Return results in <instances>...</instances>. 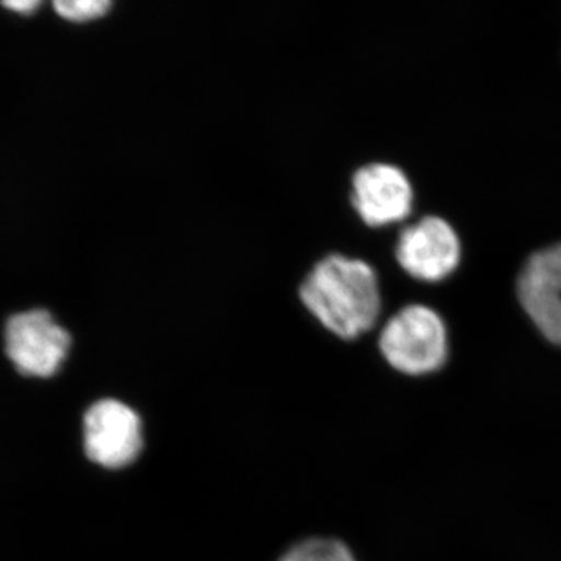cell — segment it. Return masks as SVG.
I'll list each match as a JSON object with an SVG mask.
<instances>
[{
  "label": "cell",
  "mask_w": 561,
  "mask_h": 561,
  "mask_svg": "<svg viewBox=\"0 0 561 561\" xmlns=\"http://www.w3.org/2000/svg\"><path fill=\"white\" fill-rule=\"evenodd\" d=\"M302 305L332 334L360 337L381 316L378 275L368 262L330 254L313 265L300 286Z\"/></svg>",
  "instance_id": "1"
},
{
  "label": "cell",
  "mask_w": 561,
  "mask_h": 561,
  "mask_svg": "<svg viewBox=\"0 0 561 561\" xmlns=\"http://www.w3.org/2000/svg\"><path fill=\"white\" fill-rule=\"evenodd\" d=\"M379 350L397 371L409 376L431 375L448 360V330L434 309L411 305L387 321L379 335Z\"/></svg>",
  "instance_id": "2"
},
{
  "label": "cell",
  "mask_w": 561,
  "mask_h": 561,
  "mask_svg": "<svg viewBox=\"0 0 561 561\" xmlns=\"http://www.w3.org/2000/svg\"><path fill=\"white\" fill-rule=\"evenodd\" d=\"M83 445L88 459L106 470H122L142 453L144 432L139 413L119 400L94 402L83 419Z\"/></svg>",
  "instance_id": "3"
},
{
  "label": "cell",
  "mask_w": 561,
  "mask_h": 561,
  "mask_svg": "<svg viewBox=\"0 0 561 561\" xmlns=\"http://www.w3.org/2000/svg\"><path fill=\"white\" fill-rule=\"evenodd\" d=\"M70 343L69 332L43 309L18 313L7 323V354L22 375L50 378L68 357Z\"/></svg>",
  "instance_id": "4"
},
{
  "label": "cell",
  "mask_w": 561,
  "mask_h": 561,
  "mask_svg": "<svg viewBox=\"0 0 561 561\" xmlns=\"http://www.w3.org/2000/svg\"><path fill=\"white\" fill-rule=\"evenodd\" d=\"M394 253L402 271L413 278L437 283L459 267L461 245L448 221L430 216L401 231Z\"/></svg>",
  "instance_id": "5"
},
{
  "label": "cell",
  "mask_w": 561,
  "mask_h": 561,
  "mask_svg": "<svg viewBox=\"0 0 561 561\" xmlns=\"http://www.w3.org/2000/svg\"><path fill=\"white\" fill-rule=\"evenodd\" d=\"M351 202L368 227L398 224L411 216L412 184L397 165L373 162L354 173Z\"/></svg>",
  "instance_id": "6"
},
{
  "label": "cell",
  "mask_w": 561,
  "mask_h": 561,
  "mask_svg": "<svg viewBox=\"0 0 561 561\" xmlns=\"http://www.w3.org/2000/svg\"><path fill=\"white\" fill-rule=\"evenodd\" d=\"M518 298L541 334L561 346V242L527 260L518 278Z\"/></svg>",
  "instance_id": "7"
},
{
  "label": "cell",
  "mask_w": 561,
  "mask_h": 561,
  "mask_svg": "<svg viewBox=\"0 0 561 561\" xmlns=\"http://www.w3.org/2000/svg\"><path fill=\"white\" fill-rule=\"evenodd\" d=\"M278 561H357L345 542L335 538H308L284 552Z\"/></svg>",
  "instance_id": "8"
},
{
  "label": "cell",
  "mask_w": 561,
  "mask_h": 561,
  "mask_svg": "<svg viewBox=\"0 0 561 561\" xmlns=\"http://www.w3.org/2000/svg\"><path fill=\"white\" fill-rule=\"evenodd\" d=\"M54 7L65 20L88 22L105 16L113 3L110 0H57Z\"/></svg>",
  "instance_id": "9"
},
{
  "label": "cell",
  "mask_w": 561,
  "mask_h": 561,
  "mask_svg": "<svg viewBox=\"0 0 561 561\" xmlns=\"http://www.w3.org/2000/svg\"><path fill=\"white\" fill-rule=\"evenodd\" d=\"M3 5L18 11V13H32L33 10L38 9L41 2H36V0H10V2L3 3Z\"/></svg>",
  "instance_id": "10"
}]
</instances>
